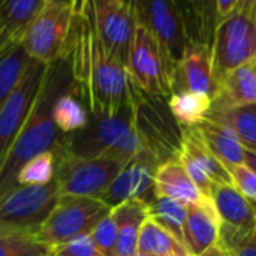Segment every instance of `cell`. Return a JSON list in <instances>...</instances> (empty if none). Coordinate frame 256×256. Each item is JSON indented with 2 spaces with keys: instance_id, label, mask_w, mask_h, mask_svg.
<instances>
[{
  "instance_id": "24",
  "label": "cell",
  "mask_w": 256,
  "mask_h": 256,
  "mask_svg": "<svg viewBox=\"0 0 256 256\" xmlns=\"http://www.w3.org/2000/svg\"><path fill=\"white\" fill-rule=\"evenodd\" d=\"M212 102L213 99L207 94L176 92L168 99V108L182 128H195L206 118Z\"/></svg>"
},
{
  "instance_id": "18",
  "label": "cell",
  "mask_w": 256,
  "mask_h": 256,
  "mask_svg": "<svg viewBox=\"0 0 256 256\" xmlns=\"http://www.w3.org/2000/svg\"><path fill=\"white\" fill-rule=\"evenodd\" d=\"M153 194L156 198H170L184 206H192L207 198L190 180L177 156L158 166Z\"/></svg>"
},
{
  "instance_id": "11",
  "label": "cell",
  "mask_w": 256,
  "mask_h": 256,
  "mask_svg": "<svg viewBox=\"0 0 256 256\" xmlns=\"http://www.w3.org/2000/svg\"><path fill=\"white\" fill-rule=\"evenodd\" d=\"M210 200L220 220V248L232 256L243 244L252 242L256 230L254 202L232 184H214Z\"/></svg>"
},
{
  "instance_id": "10",
  "label": "cell",
  "mask_w": 256,
  "mask_h": 256,
  "mask_svg": "<svg viewBox=\"0 0 256 256\" xmlns=\"http://www.w3.org/2000/svg\"><path fill=\"white\" fill-rule=\"evenodd\" d=\"M135 9L138 21L154 36L176 74L189 46L182 4L170 0H140L135 2Z\"/></svg>"
},
{
  "instance_id": "31",
  "label": "cell",
  "mask_w": 256,
  "mask_h": 256,
  "mask_svg": "<svg viewBox=\"0 0 256 256\" xmlns=\"http://www.w3.org/2000/svg\"><path fill=\"white\" fill-rule=\"evenodd\" d=\"M90 238L94 246L105 256H116V244H117V225L112 218V213L105 216L96 228L90 232Z\"/></svg>"
},
{
  "instance_id": "27",
  "label": "cell",
  "mask_w": 256,
  "mask_h": 256,
  "mask_svg": "<svg viewBox=\"0 0 256 256\" xmlns=\"http://www.w3.org/2000/svg\"><path fill=\"white\" fill-rule=\"evenodd\" d=\"M54 122L62 135L74 134L82 129L88 122V110L81 102L78 94L74 90L64 92L58 96L54 104Z\"/></svg>"
},
{
  "instance_id": "6",
  "label": "cell",
  "mask_w": 256,
  "mask_h": 256,
  "mask_svg": "<svg viewBox=\"0 0 256 256\" xmlns=\"http://www.w3.org/2000/svg\"><path fill=\"white\" fill-rule=\"evenodd\" d=\"M58 200L56 180L42 186H16L0 195V236L38 234Z\"/></svg>"
},
{
  "instance_id": "28",
  "label": "cell",
  "mask_w": 256,
  "mask_h": 256,
  "mask_svg": "<svg viewBox=\"0 0 256 256\" xmlns=\"http://www.w3.org/2000/svg\"><path fill=\"white\" fill-rule=\"evenodd\" d=\"M32 58L21 42L10 46L0 57V110L18 86Z\"/></svg>"
},
{
  "instance_id": "12",
  "label": "cell",
  "mask_w": 256,
  "mask_h": 256,
  "mask_svg": "<svg viewBox=\"0 0 256 256\" xmlns=\"http://www.w3.org/2000/svg\"><path fill=\"white\" fill-rule=\"evenodd\" d=\"M92 3L94 26L105 50L126 68L138 26L135 2L96 0Z\"/></svg>"
},
{
  "instance_id": "8",
  "label": "cell",
  "mask_w": 256,
  "mask_h": 256,
  "mask_svg": "<svg viewBox=\"0 0 256 256\" xmlns=\"http://www.w3.org/2000/svg\"><path fill=\"white\" fill-rule=\"evenodd\" d=\"M135 128L134 104L117 116L88 112L87 124L69 135H63L56 152L76 158H104Z\"/></svg>"
},
{
  "instance_id": "5",
  "label": "cell",
  "mask_w": 256,
  "mask_h": 256,
  "mask_svg": "<svg viewBox=\"0 0 256 256\" xmlns=\"http://www.w3.org/2000/svg\"><path fill=\"white\" fill-rule=\"evenodd\" d=\"M111 210L112 208L98 198L58 195L52 212L36 237L52 249L82 236H88Z\"/></svg>"
},
{
  "instance_id": "22",
  "label": "cell",
  "mask_w": 256,
  "mask_h": 256,
  "mask_svg": "<svg viewBox=\"0 0 256 256\" xmlns=\"http://www.w3.org/2000/svg\"><path fill=\"white\" fill-rule=\"evenodd\" d=\"M214 102L240 106L256 102V62L243 64L222 78L218 84Z\"/></svg>"
},
{
  "instance_id": "9",
  "label": "cell",
  "mask_w": 256,
  "mask_h": 256,
  "mask_svg": "<svg viewBox=\"0 0 256 256\" xmlns=\"http://www.w3.org/2000/svg\"><path fill=\"white\" fill-rule=\"evenodd\" d=\"M126 70L130 82L142 93L153 98L172 94L174 72L150 30L138 21Z\"/></svg>"
},
{
  "instance_id": "7",
  "label": "cell",
  "mask_w": 256,
  "mask_h": 256,
  "mask_svg": "<svg viewBox=\"0 0 256 256\" xmlns=\"http://www.w3.org/2000/svg\"><path fill=\"white\" fill-rule=\"evenodd\" d=\"M56 154V184L60 196L100 198L124 164L106 158H76L62 152Z\"/></svg>"
},
{
  "instance_id": "30",
  "label": "cell",
  "mask_w": 256,
  "mask_h": 256,
  "mask_svg": "<svg viewBox=\"0 0 256 256\" xmlns=\"http://www.w3.org/2000/svg\"><path fill=\"white\" fill-rule=\"evenodd\" d=\"M0 256H51V248L36 234L15 232L0 236Z\"/></svg>"
},
{
  "instance_id": "35",
  "label": "cell",
  "mask_w": 256,
  "mask_h": 256,
  "mask_svg": "<svg viewBox=\"0 0 256 256\" xmlns=\"http://www.w3.org/2000/svg\"><path fill=\"white\" fill-rule=\"evenodd\" d=\"M18 42H21V40L15 39L6 28H3V27L0 26V57H2L10 46H14V45L18 44Z\"/></svg>"
},
{
  "instance_id": "3",
  "label": "cell",
  "mask_w": 256,
  "mask_h": 256,
  "mask_svg": "<svg viewBox=\"0 0 256 256\" xmlns=\"http://www.w3.org/2000/svg\"><path fill=\"white\" fill-rule=\"evenodd\" d=\"M213 78L218 84L234 69L256 62V0H238L236 9L220 20L210 42Z\"/></svg>"
},
{
  "instance_id": "38",
  "label": "cell",
  "mask_w": 256,
  "mask_h": 256,
  "mask_svg": "<svg viewBox=\"0 0 256 256\" xmlns=\"http://www.w3.org/2000/svg\"><path fill=\"white\" fill-rule=\"evenodd\" d=\"M254 207H255V213H256V202H254ZM252 243L256 246V230H255V234H254V237H252Z\"/></svg>"
},
{
  "instance_id": "32",
  "label": "cell",
  "mask_w": 256,
  "mask_h": 256,
  "mask_svg": "<svg viewBox=\"0 0 256 256\" xmlns=\"http://www.w3.org/2000/svg\"><path fill=\"white\" fill-rule=\"evenodd\" d=\"M230 174L232 186L246 196L250 202H256V174L246 165H224Z\"/></svg>"
},
{
  "instance_id": "25",
  "label": "cell",
  "mask_w": 256,
  "mask_h": 256,
  "mask_svg": "<svg viewBox=\"0 0 256 256\" xmlns=\"http://www.w3.org/2000/svg\"><path fill=\"white\" fill-rule=\"evenodd\" d=\"M150 218L174 236L182 244L186 246L184 240V226L188 218V206L170 200V198H153L148 202Z\"/></svg>"
},
{
  "instance_id": "34",
  "label": "cell",
  "mask_w": 256,
  "mask_h": 256,
  "mask_svg": "<svg viewBox=\"0 0 256 256\" xmlns=\"http://www.w3.org/2000/svg\"><path fill=\"white\" fill-rule=\"evenodd\" d=\"M238 4V0H218L214 2V14H216V21L219 22L220 20H224L225 16H228L236 6ZM216 22V24H218Z\"/></svg>"
},
{
  "instance_id": "29",
  "label": "cell",
  "mask_w": 256,
  "mask_h": 256,
  "mask_svg": "<svg viewBox=\"0 0 256 256\" xmlns=\"http://www.w3.org/2000/svg\"><path fill=\"white\" fill-rule=\"evenodd\" d=\"M56 154L54 152L42 153L27 160L16 174V186H42L54 180Z\"/></svg>"
},
{
  "instance_id": "20",
  "label": "cell",
  "mask_w": 256,
  "mask_h": 256,
  "mask_svg": "<svg viewBox=\"0 0 256 256\" xmlns=\"http://www.w3.org/2000/svg\"><path fill=\"white\" fill-rule=\"evenodd\" d=\"M206 118L231 129L244 147L256 148V102L231 106L213 100Z\"/></svg>"
},
{
  "instance_id": "39",
  "label": "cell",
  "mask_w": 256,
  "mask_h": 256,
  "mask_svg": "<svg viewBox=\"0 0 256 256\" xmlns=\"http://www.w3.org/2000/svg\"><path fill=\"white\" fill-rule=\"evenodd\" d=\"M134 256H150V255H144V254H138V252H136Z\"/></svg>"
},
{
  "instance_id": "19",
  "label": "cell",
  "mask_w": 256,
  "mask_h": 256,
  "mask_svg": "<svg viewBox=\"0 0 256 256\" xmlns=\"http://www.w3.org/2000/svg\"><path fill=\"white\" fill-rule=\"evenodd\" d=\"M117 225L116 256H134L138 252V237L142 224L150 218L148 202L126 201L111 210Z\"/></svg>"
},
{
  "instance_id": "13",
  "label": "cell",
  "mask_w": 256,
  "mask_h": 256,
  "mask_svg": "<svg viewBox=\"0 0 256 256\" xmlns=\"http://www.w3.org/2000/svg\"><path fill=\"white\" fill-rule=\"evenodd\" d=\"M46 68L48 64L32 60L18 86L0 110V165L39 96Z\"/></svg>"
},
{
  "instance_id": "33",
  "label": "cell",
  "mask_w": 256,
  "mask_h": 256,
  "mask_svg": "<svg viewBox=\"0 0 256 256\" xmlns=\"http://www.w3.org/2000/svg\"><path fill=\"white\" fill-rule=\"evenodd\" d=\"M51 256H105L93 243L88 236H82L69 243L51 249Z\"/></svg>"
},
{
  "instance_id": "2",
  "label": "cell",
  "mask_w": 256,
  "mask_h": 256,
  "mask_svg": "<svg viewBox=\"0 0 256 256\" xmlns=\"http://www.w3.org/2000/svg\"><path fill=\"white\" fill-rule=\"evenodd\" d=\"M72 86L70 69L64 57L48 64L39 96L0 165V195L16 188V174L27 160L58 148L63 135L54 122V104Z\"/></svg>"
},
{
  "instance_id": "21",
  "label": "cell",
  "mask_w": 256,
  "mask_h": 256,
  "mask_svg": "<svg viewBox=\"0 0 256 256\" xmlns=\"http://www.w3.org/2000/svg\"><path fill=\"white\" fill-rule=\"evenodd\" d=\"M204 144L224 165H244V146L237 135L208 118L195 126Z\"/></svg>"
},
{
  "instance_id": "36",
  "label": "cell",
  "mask_w": 256,
  "mask_h": 256,
  "mask_svg": "<svg viewBox=\"0 0 256 256\" xmlns=\"http://www.w3.org/2000/svg\"><path fill=\"white\" fill-rule=\"evenodd\" d=\"M244 165L256 174V148L244 147Z\"/></svg>"
},
{
  "instance_id": "15",
  "label": "cell",
  "mask_w": 256,
  "mask_h": 256,
  "mask_svg": "<svg viewBox=\"0 0 256 256\" xmlns=\"http://www.w3.org/2000/svg\"><path fill=\"white\" fill-rule=\"evenodd\" d=\"M178 160L195 186L210 198L214 184H232L224 164L208 150L195 128H182Z\"/></svg>"
},
{
  "instance_id": "23",
  "label": "cell",
  "mask_w": 256,
  "mask_h": 256,
  "mask_svg": "<svg viewBox=\"0 0 256 256\" xmlns=\"http://www.w3.org/2000/svg\"><path fill=\"white\" fill-rule=\"evenodd\" d=\"M138 254L150 256H190L184 244L148 218L140 231Z\"/></svg>"
},
{
  "instance_id": "26",
  "label": "cell",
  "mask_w": 256,
  "mask_h": 256,
  "mask_svg": "<svg viewBox=\"0 0 256 256\" xmlns=\"http://www.w3.org/2000/svg\"><path fill=\"white\" fill-rule=\"evenodd\" d=\"M44 0H0V26L21 40Z\"/></svg>"
},
{
  "instance_id": "17",
  "label": "cell",
  "mask_w": 256,
  "mask_h": 256,
  "mask_svg": "<svg viewBox=\"0 0 256 256\" xmlns=\"http://www.w3.org/2000/svg\"><path fill=\"white\" fill-rule=\"evenodd\" d=\"M190 92L207 94L212 99L216 94V82L213 78L210 46L189 45L188 51L176 69L172 78V93Z\"/></svg>"
},
{
  "instance_id": "4",
  "label": "cell",
  "mask_w": 256,
  "mask_h": 256,
  "mask_svg": "<svg viewBox=\"0 0 256 256\" xmlns=\"http://www.w3.org/2000/svg\"><path fill=\"white\" fill-rule=\"evenodd\" d=\"M75 2L44 0L42 8L26 28L21 45L32 60L51 64L60 60L74 18Z\"/></svg>"
},
{
  "instance_id": "1",
  "label": "cell",
  "mask_w": 256,
  "mask_h": 256,
  "mask_svg": "<svg viewBox=\"0 0 256 256\" xmlns=\"http://www.w3.org/2000/svg\"><path fill=\"white\" fill-rule=\"evenodd\" d=\"M63 57L70 69L74 90L88 112L117 116L134 104L136 87L130 82L126 68L105 50L90 0L75 2Z\"/></svg>"
},
{
  "instance_id": "16",
  "label": "cell",
  "mask_w": 256,
  "mask_h": 256,
  "mask_svg": "<svg viewBox=\"0 0 256 256\" xmlns=\"http://www.w3.org/2000/svg\"><path fill=\"white\" fill-rule=\"evenodd\" d=\"M184 240L190 256H208L219 248L220 220L210 198L188 206Z\"/></svg>"
},
{
  "instance_id": "14",
  "label": "cell",
  "mask_w": 256,
  "mask_h": 256,
  "mask_svg": "<svg viewBox=\"0 0 256 256\" xmlns=\"http://www.w3.org/2000/svg\"><path fill=\"white\" fill-rule=\"evenodd\" d=\"M160 165L158 158L142 148L112 180L110 188L99 198L110 208H114L126 201L140 200L150 202L154 198L153 186L156 170Z\"/></svg>"
},
{
  "instance_id": "37",
  "label": "cell",
  "mask_w": 256,
  "mask_h": 256,
  "mask_svg": "<svg viewBox=\"0 0 256 256\" xmlns=\"http://www.w3.org/2000/svg\"><path fill=\"white\" fill-rule=\"evenodd\" d=\"M232 256H256V246L252 242H249V243L243 244L242 248H238L232 254Z\"/></svg>"
}]
</instances>
